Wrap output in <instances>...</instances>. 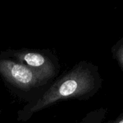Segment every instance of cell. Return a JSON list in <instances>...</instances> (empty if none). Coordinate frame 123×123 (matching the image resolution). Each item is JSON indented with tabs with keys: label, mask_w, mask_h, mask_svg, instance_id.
Listing matches in <instances>:
<instances>
[{
	"label": "cell",
	"mask_w": 123,
	"mask_h": 123,
	"mask_svg": "<svg viewBox=\"0 0 123 123\" xmlns=\"http://www.w3.org/2000/svg\"><path fill=\"white\" fill-rule=\"evenodd\" d=\"M101 86L102 79L97 67L92 63L81 61L57 77L37 100L19 110L17 120L26 122L35 113L63 101L89 99Z\"/></svg>",
	"instance_id": "1"
},
{
	"label": "cell",
	"mask_w": 123,
	"mask_h": 123,
	"mask_svg": "<svg viewBox=\"0 0 123 123\" xmlns=\"http://www.w3.org/2000/svg\"><path fill=\"white\" fill-rule=\"evenodd\" d=\"M112 53L123 71V37L112 48Z\"/></svg>",
	"instance_id": "4"
},
{
	"label": "cell",
	"mask_w": 123,
	"mask_h": 123,
	"mask_svg": "<svg viewBox=\"0 0 123 123\" xmlns=\"http://www.w3.org/2000/svg\"><path fill=\"white\" fill-rule=\"evenodd\" d=\"M0 76L12 94L27 104L37 100L52 83L20 61L1 53Z\"/></svg>",
	"instance_id": "2"
},
{
	"label": "cell",
	"mask_w": 123,
	"mask_h": 123,
	"mask_svg": "<svg viewBox=\"0 0 123 123\" xmlns=\"http://www.w3.org/2000/svg\"><path fill=\"white\" fill-rule=\"evenodd\" d=\"M0 53L20 61L49 82H53L60 71L58 58L48 49H8Z\"/></svg>",
	"instance_id": "3"
},
{
	"label": "cell",
	"mask_w": 123,
	"mask_h": 123,
	"mask_svg": "<svg viewBox=\"0 0 123 123\" xmlns=\"http://www.w3.org/2000/svg\"><path fill=\"white\" fill-rule=\"evenodd\" d=\"M1 110L0 109V116H1Z\"/></svg>",
	"instance_id": "6"
},
{
	"label": "cell",
	"mask_w": 123,
	"mask_h": 123,
	"mask_svg": "<svg viewBox=\"0 0 123 123\" xmlns=\"http://www.w3.org/2000/svg\"><path fill=\"white\" fill-rule=\"evenodd\" d=\"M123 123V115L121 116L119 119H117V120L114 121L113 123Z\"/></svg>",
	"instance_id": "5"
}]
</instances>
